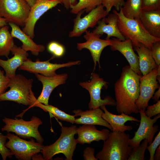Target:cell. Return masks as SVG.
<instances>
[{"instance_id":"cell-20","label":"cell","mask_w":160,"mask_h":160,"mask_svg":"<svg viewBox=\"0 0 160 160\" xmlns=\"http://www.w3.org/2000/svg\"><path fill=\"white\" fill-rule=\"evenodd\" d=\"M110 132L106 129L99 130L95 125L84 124L77 128L78 137L76 140L77 143L81 145L90 144L93 141H104L108 137Z\"/></svg>"},{"instance_id":"cell-13","label":"cell","mask_w":160,"mask_h":160,"mask_svg":"<svg viewBox=\"0 0 160 160\" xmlns=\"http://www.w3.org/2000/svg\"><path fill=\"white\" fill-rule=\"evenodd\" d=\"M55 57L53 56L51 58L47 61H41L38 59L35 62L27 58L23 64L18 68V69L31 73L39 74L45 76H49L56 75V71L59 68L78 65L81 63L80 60L70 61L63 64L50 63L49 61L50 60Z\"/></svg>"},{"instance_id":"cell-31","label":"cell","mask_w":160,"mask_h":160,"mask_svg":"<svg viewBox=\"0 0 160 160\" xmlns=\"http://www.w3.org/2000/svg\"><path fill=\"white\" fill-rule=\"evenodd\" d=\"M48 51L53 55L54 57H60L63 56L65 52L64 46L55 41L49 42L47 47Z\"/></svg>"},{"instance_id":"cell-35","label":"cell","mask_w":160,"mask_h":160,"mask_svg":"<svg viewBox=\"0 0 160 160\" xmlns=\"http://www.w3.org/2000/svg\"><path fill=\"white\" fill-rule=\"evenodd\" d=\"M160 144V132H159L156 136L153 141L147 147V149L148 151L150 153V158L149 160H154V155L156 151Z\"/></svg>"},{"instance_id":"cell-27","label":"cell","mask_w":160,"mask_h":160,"mask_svg":"<svg viewBox=\"0 0 160 160\" xmlns=\"http://www.w3.org/2000/svg\"><path fill=\"white\" fill-rule=\"evenodd\" d=\"M142 0H127L121 9L127 18L138 20L142 10Z\"/></svg>"},{"instance_id":"cell-14","label":"cell","mask_w":160,"mask_h":160,"mask_svg":"<svg viewBox=\"0 0 160 160\" xmlns=\"http://www.w3.org/2000/svg\"><path fill=\"white\" fill-rule=\"evenodd\" d=\"M61 4L60 0H36L30 10L22 31L32 39L35 36V24L40 17L45 12Z\"/></svg>"},{"instance_id":"cell-18","label":"cell","mask_w":160,"mask_h":160,"mask_svg":"<svg viewBox=\"0 0 160 160\" xmlns=\"http://www.w3.org/2000/svg\"><path fill=\"white\" fill-rule=\"evenodd\" d=\"M118 16L116 14L113 12L109 14L107 17H104L98 22L97 26L92 32L101 36L106 34V39H109L113 37L121 41L125 40V37L118 28Z\"/></svg>"},{"instance_id":"cell-3","label":"cell","mask_w":160,"mask_h":160,"mask_svg":"<svg viewBox=\"0 0 160 160\" xmlns=\"http://www.w3.org/2000/svg\"><path fill=\"white\" fill-rule=\"evenodd\" d=\"M129 137L125 132H110L96 157L100 160H127L132 149L129 145Z\"/></svg>"},{"instance_id":"cell-36","label":"cell","mask_w":160,"mask_h":160,"mask_svg":"<svg viewBox=\"0 0 160 160\" xmlns=\"http://www.w3.org/2000/svg\"><path fill=\"white\" fill-rule=\"evenodd\" d=\"M147 110L145 111V115L148 117L151 118L160 113V100L153 105L149 106L147 107Z\"/></svg>"},{"instance_id":"cell-30","label":"cell","mask_w":160,"mask_h":160,"mask_svg":"<svg viewBox=\"0 0 160 160\" xmlns=\"http://www.w3.org/2000/svg\"><path fill=\"white\" fill-rule=\"evenodd\" d=\"M138 147L132 148L127 160H144L146 159L144 156L145 150L147 147L148 142L146 139H144Z\"/></svg>"},{"instance_id":"cell-5","label":"cell","mask_w":160,"mask_h":160,"mask_svg":"<svg viewBox=\"0 0 160 160\" xmlns=\"http://www.w3.org/2000/svg\"><path fill=\"white\" fill-rule=\"evenodd\" d=\"M77 128L75 125L70 127L62 126L58 139L52 144L44 146L41 151L44 160H52L54 156L62 153L65 157V160H72L78 143L74 137L77 134Z\"/></svg>"},{"instance_id":"cell-25","label":"cell","mask_w":160,"mask_h":160,"mask_svg":"<svg viewBox=\"0 0 160 160\" xmlns=\"http://www.w3.org/2000/svg\"><path fill=\"white\" fill-rule=\"evenodd\" d=\"M133 47L138 55L139 69L142 75L148 74L156 67L157 65L152 56L151 49L141 43Z\"/></svg>"},{"instance_id":"cell-16","label":"cell","mask_w":160,"mask_h":160,"mask_svg":"<svg viewBox=\"0 0 160 160\" xmlns=\"http://www.w3.org/2000/svg\"><path fill=\"white\" fill-rule=\"evenodd\" d=\"M35 75L43 85L41 93L35 102L48 105L49 98L51 93L57 86L66 83L68 75L64 73L49 76H45L39 74H36Z\"/></svg>"},{"instance_id":"cell-23","label":"cell","mask_w":160,"mask_h":160,"mask_svg":"<svg viewBox=\"0 0 160 160\" xmlns=\"http://www.w3.org/2000/svg\"><path fill=\"white\" fill-rule=\"evenodd\" d=\"M138 20L144 28L151 35L160 38V10H142Z\"/></svg>"},{"instance_id":"cell-15","label":"cell","mask_w":160,"mask_h":160,"mask_svg":"<svg viewBox=\"0 0 160 160\" xmlns=\"http://www.w3.org/2000/svg\"><path fill=\"white\" fill-rule=\"evenodd\" d=\"M84 37L86 41L84 43H77V48L79 50L83 49H88L90 52L94 63V70L97 63L100 68V60L101 53L106 47L111 45V39H102L100 38V35L90 32L87 30Z\"/></svg>"},{"instance_id":"cell-9","label":"cell","mask_w":160,"mask_h":160,"mask_svg":"<svg viewBox=\"0 0 160 160\" xmlns=\"http://www.w3.org/2000/svg\"><path fill=\"white\" fill-rule=\"evenodd\" d=\"M108 84L95 73H92L90 81L79 83L80 85L86 89L89 93L90 97L88 104L89 109L97 108L103 105L116 106L115 100L110 96H107L103 99L101 98V89L104 87L107 89Z\"/></svg>"},{"instance_id":"cell-21","label":"cell","mask_w":160,"mask_h":160,"mask_svg":"<svg viewBox=\"0 0 160 160\" xmlns=\"http://www.w3.org/2000/svg\"><path fill=\"white\" fill-rule=\"evenodd\" d=\"M73 112L75 116H80V118H75L74 123L103 126L113 130L110 124L102 118L103 112L100 108L85 111L78 109L73 110Z\"/></svg>"},{"instance_id":"cell-32","label":"cell","mask_w":160,"mask_h":160,"mask_svg":"<svg viewBox=\"0 0 160 160\" xmlns=\"http://www.w3.org/2000/svg\"><path fill=\"white\" fill-rule=\"evenodd\" d=\"M125 2L124 0H101V4L109 13L113 7H114L117 11L119 12Z\"/></svg>"},{"instance_id":"cell-42","label":"cell","mask_w":160,"mask_h":160,"mask_svg":"<svg viewBox=\"0 0 160 160\" xmlns=\"http://www.w3.org/2000/svg\"><path fill=\"white\" fill-rule=\"evenodd\" d=\"M156 153L154 155V160H160V146L158 147L156 150Z\"/></svg>"},{"instance_id":"cell-6","label":"cell","mask_w":160,"mask_h":160,"mask_svg":"<svg viewBox=\"0 0 160 160\" xmlns=\"http://www.w3.org/2000/svg\"><path fill=\"white\" fill-rule=\"evenodd\" d=\"M5 125L1 129L2 131L13 132L17 135L24 138H34L37 142L42 144L44 140L38 128L42 122L38 117L33 116L29 121L22 119H12L5 117L2 119Z\"/></svg>"},{"instance_id":"cell-37","label":"cell","mask_w":160,"mask_h":160,"mask_svg":"<svg viewBox=\"0 0 160 160\" xmlns=\"http://www.w3.org/2000/svg\"><path fill=\"white\" fill-rule=\"evenodd\" d=\"M151 50L155 63L157 65H160V41L154 43Z\"/></svg>"},{"instance_id":"cell-1","label":"cell","mask_w":160,"mask_h":160,"mask_svg":"<svg viewBox=\"0 0 160 160\" xmlns=\"http://www.w3.org/2000/svg\"><path fill=\"white\" fill-rule=\"evenodd\" d=\"M142 76L135 72L129 65L122 68L120 77L114 84L116 110L119 114L139 113L135 102L140 95V79Z\"/></svg>"},{"instance_id":"cell-40","label":"cell","mask_w":160,"mask_h":160,"mask_svg":"<svg viewBox=\"0 0 160 160\" xmlns=\"http://www.w3.org/2000/svg\"><path fill=\"white\" fill-rule=\"evenodd\" d=\"M61 4L67 9H71L72 6L76 4L77 2V0H60Z\"/></svg>"},{"instance_id":"cell-39","label":"cell","mask_w":160,"mask_h":160,"mask_svg":"<svg viewBox=\"0 0 160 160\" xmlns=\"http://www.w3.org/2000/svg\"><path fill=\"white\" fill-rule=\"evenodd\" d=\"M95 149L90 147H86L83 151V156L85 160H97L94 156Z\"/></svg>"},{"instance_id":"cell-12","label":"cell","mask_w":160,"mask_h":160,"mask_svg":"<svg viewBox=\"0 0 160 160\" xmlns=\"http://www.w3.org/2000/svg\"><path fill=\"white\" fill-rule=\"evenodd\" d=\"M156 67L140 79V95L135 102L138 110L145 111L156 90L160 87L157 79Z\"/></svg>"},{"instance_id":"cell-26","label":"cell","mask_w":160,"mask_h":160,"mask_svg":"<svg viewBox=\"0 0 160 160\" xmlns=\"http://www.w3.org/2000/svg\"><path fill=\"white\" fill-rule=\"evenodd\" d=\"M9 26L0 29V56L8 58L12 48L15 45L13 37L9 30Z\"/></svg>"},{"instance_id":"cell-4","label":"cell","mask_w":160,"mask_h":160,"mask_svg":"<svg viewBox=\"0 0 160 160\" xmlns=\"http://www.w3.org/2000/svg\"><path fill=\"white\" fill-rule=\"evenodd\" d=\"M33 82L32 79L16 75L10 79V89L0 96V101H12L32 107L37 99L32 89Z\"/></svg>"},{"instance_id":"cell-7","label":"cell","mask_w":160,"mask_h":160,"mask_svg":"<svg viewBox=\"0 0 160 160\" xmlns=\"http://www.w3.org/2000/svg\"><path fill=\"white\" fill-rule=\"evenodd\" d=\"M30 9L26 0H0V16L23 28Z\"/></svg>"},{"instance_id":"cell-33","label":"cell","mask_w":160,"mask_h":160,"mask_svg":"<svg viewBox=\"0 0 160 160\" xmlns=\"http://www.w3.org/2000/svg\"><path fill=\"white\" fill-rule=\"evenodd\" d=\"M7 136L0 132V154L3 160H6L7 157L11 158L12 155L10 150L5 146Z\"/></svg>"},{"instance_id":"cell-41","label":"cell","mask_w":160,"mask_h":160,"mask_svg":"<svg viewBox=\"0 0 160 160\" xmlns=\"http://www.w3.org/2000/svg\"><path fill=\"white\" fill-rule=\"evenodd\" d=\"M160 97V87L158 88L157 91L154 92L152 98L154 100V101L157 102L159 100Z\"/></svg>"},{"instance_id":"cell-10","label":"cell","mask_w":160,"mask_h":160,"mask_svg":"<svg viewBox=\"0 0 160 160\" xmlns=\"http://www.w3.org/2000/svg\"><path fill=\"white\" fill-rule=\"evenodd\" d=\"M84 12V10H83L77 14L73 20V29L69 34V37L80 36L88 28L95 27L99 20L109 14L101 4L91 10L84 17H81V15Z\"/></svg>"},{"instance_id":"cell-29","label":"cell","mask_w":160,"mask_h":160,"mask_svg":"<svg viewBox=\"0 0 160 160\" xmlns=\"http://www.w3.org/2000/svg\"><path fill=\"white\" fill-rule=\"evenodd\" d=\"M101 4V0H78L76 4L71 7L70 12L72 14H77L84 10L87 13H88Z\"/></svg>"},{"instance_id":"cell-11","label":"cell","mask_w":160,"mask_h":160,"mask_svg":"<svg viewBox=\"0 0 160 160\" xmlns=\"http://www.w3.org/2000/svg\"><path fill=\"white\" fill-rule=\"evenodd\" d=\"M144 111L142 109L139 110L140 116V124L134 137L129 140V145L132 148L139 146L141 141L145 139L147 140L148 144H150L153 141L155 133L158 130V126H153V124L160 118V114L155 116L152 119L145 115Z\"/></svg>"},{"instance_id":"cell-38","label":"cell","mask_w":160,"mask_h":160,"mask_svg":"<svg viewBox=\"0 0 160 160\" xmlns=\"http://www.w3.org/2000/svg\"><path fill=\"white\" fill-rule=\"evenodd\" d=\"M9 82L10 79L4 75L3 71L0 70V96L6 92L9 87Z\"/></svg>"},{"instance_id":"cell-17","label":"cell","mask_w":160,"mask_h":160,"mask_svg":"<svg viewBox=\"0 0 160 160\" xmlns=\"http://www.w3.org/2000/svg\"><path fill=\"white\" fill-rule=\"evenodd\" d=\"M110 48L112 51H118L125 57L131 68L139 75H141L139 65L138 57L135 53L131 41L125 39L121 41L116 38L111 39Z\"/></svg>"},{"instance_id":"cell-8","label":"cell","mask_w":160,"mask_h":160,"mask_svg":"<svg viewBox=\"0 0 160 160\" xmlns=\"http://www.w3.org/2000/svg\"><path fill=\"white\" fill-rule=\"evenodd\" d=\"M6 136L9 141L5 146L19 159L30 160L34 155L40 152L44 146L42 144L35 142L33 138L26 141L9 132H7Z\"/></svg>"},{"instance_id":"cell-19","label":"cell","mask_w":160,"mask_h":160,"mask_svg":"<svg viewBox=\"0 0 160 160\" xmlns=\"http://www.w3.org/2000/svg\"><path fill=\"white\" fill-rule=\"evenodd\" d=\"M10 52L14 56L7 60L0 59V67L5 72V76L11 79L15 76L16 69L27 59L28 53L21 47L14 45Z\"/></svg>"},{"instance_id":"cell-28","label":"cell","mask_w":160,"mask_h":160,"mask_svg":"<svg viewBox=\"0 0 160 160\" xmlns=\"http://www.w3.org/2000/svg\"><path fill=\"white\" fill-rule=\"evenodd\" d=\"M39 107L45 112L51 113L58 119L61 120L67 121L72 124L74 123L75 119V116L66 113L60 110L58 108L50 105H45L40 103L35 102L32 107Z\"/></svg>"},{"instance_id":"cell-44","label":"cell","mask_w":160,"mask_h":160,"mask_svg":"<svg viewBox=\"0 0 160 160\" xmlns=\"http://www.w3.org/2000/svg\"><path fill=\"white\" fill-rule=\"evenodd\" d=\"M33 160H44L43 156L41 154L38 155L36 154L34 155L32 157Z\"/></svg>"},{"instance_id":"cell-2","label":"cell","mask_w":160,"mask_h":160,"mask_svg":"<svg viewBox=\"0 0 160 160\" xmlns=\"http://www.w3.org/2000/svg\"><path fill=\"white\" fill-rule=\"evenodd\" d=\"M113 12L118 16V26L120 31L125 39L131 41L133 47L141 43L151 49L154 43L160 41V38L153 36L145 30L139 20L124 16L121 8L119 12L114 9Z\"/></svg>"},{"instance_id":"cell-45","label":"cell","mask_w":160,"mask_h":160,"mask_svg":"<svg viewBox=\"0 0 160 160\" xmlns=\"http://www.w3.org/2000/svg\"><path fill=\"white\" fill-rule=\"evenodd\" d=\"M30 6L32 7L36 3V0H26Z\"/></svg>"},{"instance_id":"cell-22","label":"cell","mask_w":160,"mask_h":160,"mask_svg":"<svg viewBox=\"0 0 160 160\" xmlns=\"http://www.w3.org/2000/svg\"><path fill=\"white\" fill-rule=\"evenodd\" d=\"M105 105L100 107L104 112L102 115V118L106 121L112 128V131L125 132L127 131H130L133 128L132 126L125 125V123L127 121L140 122L137 119L124 113L120 115H116L110 113L106 109Z\"/></svg>"},{"instance_id":"cell-43","label":"cell","mask_w":160,"mask_h":160,"mask_svg":"<svg viewBox=\"0 0 160 160\" xmlns=\"http://www.w3.org/2000/svg\"><path fill=\"white\" fill-rule=\"evenodd\" d=\"M7 23L4 18L0 16V29L2 27L7 25Z\"/></svg>"},{"instance_id":"cell-34","label":"cell","mask_w":160,"mask_h":160,"mask_svg":"<svg viewBox=\"0 0 160 160\" xmlns=\"http://www.w3.org/2000/svg\"><path fill=\"white\" fill-rule=\"evenodd\" d=\"M142 0V10L151 11L160 10V0Z\"/></svg>"},{"instance_id":"cell-24","label":"cell","mask_w":160,"mask_h":160,"mask_svg":"<svg viewBox=\"0 0 160 160\" xmlns=\"http://www.w3.org/2000/svg\"><path fill=\"white\" fill-rule=\"evenodd\" d=\"M11 28V34L13 38L19 39L22 43L21 47L26 52L30 51L35 55H38L39 53L44 51L45 47L41 44L35 43L28 35L21 30L18 25L13 23H8Z\"/></svg>"}]
</instances>
